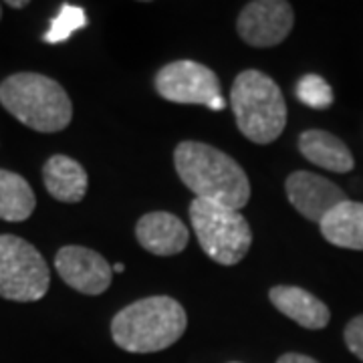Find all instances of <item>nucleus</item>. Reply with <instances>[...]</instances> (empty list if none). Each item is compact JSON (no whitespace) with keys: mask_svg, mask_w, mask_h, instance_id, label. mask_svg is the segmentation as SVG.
<instances>
[{"mask_svg":"<svg viewBox=\"0 0 363 363\" xmlns=\"http://www.w3.org/2000/svg\"><path fill=\"white\" fill-rule=\"evenodd\" d=\"M174 166L196 198L240 210L250 200V182L240 164L214 145L182 142L174 152Z\"/></svg>","mask_w":363,"mask_h":363,"instance_id":"obj_1","label":"nucleus"},{"mask_svg":"<svg viewBox=\"0 0 363 363\" xmlns=\"http://www.w3.org/2000/svg\"><path fill=\"white\" fill-rule=\"evenodd\" d=\"M188 327L186 311L176 298L157 295L128 305L111 321L117 347L130 353H157L172 347Z\"/></svg>","mask_w":363,"mask_h":363,"instance_id":"obj_2","label":"nucleus"},{"mask_svg":"<svg viewBox=\"0 0 363 363\" xmlns=\"http://www.w3.org/2000/svg\"><path fill=\"white\" fill-rule=\"evenodd\" d=\"M0 104L23 125L40 133L63 131L73 119V104L55 79L14 73L0 83Z\"/></svg>","mask_w":363,"mask_h":363,"instance_id":"obj_3","label":"nucleus"},{"mask_svg":"<svg viewBox=\"0 0 363 363\" xmlns=\"http://www.w3.org/2000/svg\"><path fill=\"white\" fill-rule=\"evenodd\" d=\"M230 107L236 128L250 142L267 145L285 130L286 104L283 91L269 75L257 69H247L234 79Z\"/></svg>","mask_w":363,"mask_h":363,"instance_id":"obj_4","label":"nucleus"},{"mask_svg":"<svg viewBox=\"0 0 363 363\" xmlns=\"http://www.w3.org/2000/svg\"><path fill=\"white\" fill-rule=\"evenodd\" d=\"M190 220L206 257L233 267L245 259L252 245V230L240 210L196 198L190 204Z\"/></svg>","mask_w":363,"mask_h":363,"instance_id":"obj_5","label":"nucleus"},{"mask_svg":"<svg viewBox=\"0 0 363 363\" xmlns=\"http://www.w3.org/2000/svg\"><path fill=\"white\" fill-rule=\"evenodd\" d=\"M51 272L37 248L14 234H0V297L33 303L47 295Z\"/></svg>","mask_w":363,"mask_h":363,"instance_id":"obj_6","label":"nucleus"},{"mask_svg":"<svg viewBox=\"0 0 363 363\" xmlns=\"http://www.w3.org/2000/svg\"><path fill=\"white\" fill-rule=\"evenodd\" d=\"M154 85L160 97L180 105H206L220 97V79L202 63L174 61L157 71Z\"/></svg>","mask_w":363,"mask_h":363,"instance_id":"obj_7","label":"nucleus"},{"mask_svg":"<svg viewBox=\"0 0 363 363\" xmlns=\"http://www.w3.org/2000/svg\"><path fill=\"white\" fill-rule=\"evenodd\" d=\"M295 14L285 0H255L238 14L236 33L250 47L269 49L277 47L293 30Z\"/></svg>","mask_w":363,"mask_h":363,"instance_id":"obj_8","label":"nucleus"},{"mask_svg":"<svg viewBox=\"0 0 363 363\" xmlns=\"http://www.w3.org/2000/svg\"><path fill=\"white\" fill-rule=\"evenodd\" d=\"M55 269L67 285L83 295H101L113 279L111 264L99 252L77 245L63 247L57 252Z\"/></svg>","mask_w":363,"mask_h":363,"instance_id":"obj_9","label":"nucleus"},{"mask_svg":"<svg viewBox=\"0 0 363 363\" xmlns=\"http://www.w3.org/2000/svg\"><path fill=\"white\" fill-rule=\"evenodd\" d=\"M289 202L307 220L319 222L347 198L337 184L313 172H293L285 182Z\"/></svg>","mask_w":363,"mask_h":363,"instance_id":"obj_10","label":"nucleus"},{"mask_svg":"<svg viewBox=\"0 0 363 363\" xmlns=\"http://www.w3.org/2000/svg\"><path fill=\"white\" fill-rule=\"evenodd\" d=\"M135 238L143 250L157 257H174L188 247V226L169 212L143 214L135 224Z\"/></svg>","mask_w":363,"mask_h":363,"instance_id":"obj_11","label":"nucleus"},{"mask_svg":"<svg viewBox=\"0 0 363 363\" xmlns=\"http://www.w3.org/2000/svg\"><path fill=\"white\" fill-rule=\"evenodd\" d=\"M269 298L285 317L293 319L295 323L305 329L317 331V329H323L329 325V319H331L329 307L321 298H317L301 286H272L269 291Z\"/></svg>","mask_w":363,"mask_h":363,"instance_id":"obj_12","label":"nucleus"},{"mask_svg":"<svg viewBox=\"0 0 363 363\" xmlns=\"http://www.w3.org/2000/svg\"><path fill=\"white\" fill-rule=\"evenodd\" d=\"M43 182L47 192L65 204H77L87 194L89 178L85 168L73 157L57 154L43 166Z\"/></svg>","mask_w":363,"mask_h":363,"instance_id":"obj_13","label":"nucleus"},{"mask_svg":"<svg viewBox=\"0 0 363 363\" xmlns=\"http://www.w3.org/2000/svg\"><path fill=\"white\" fill-rule=\"evenodd\" d=\"M298 152L319 168L345 174L355 166L350 147L337 135L323 130H307L298 138Z\"/></svg>","mask_w":363,"mask_h":363,"instance_id":"obj_14","label":"nucleus"},{"mask_svg":"<svg viewBox=\"0 0 363 363\" xmlns=\"http://www.w3.org/2000/svg\"><path fill=\"white\" fill-rule=\"evenodd\" d=\"M321 234L327 242L339 248L363 250V204L345 200L335 206L323 220Z\"/></svg>","mask_w":363,"mask_h":363,"instance_id":"obj_15","label":"nucleus"},{"mask_svg":"<svg viewBox=\"0 0 363 363\" xmlns=\"http://www.w3.org/2000/svg\"><path fill=\"white\" fill-rule=\"evenodd\" d=\"M37 198L30 184L11 169L0 168V220L23 222L35 212Z\"/></svg>","mask_w":363,"mask_h":363,"instance_id":"obj_16","label":"nucleus"},{"mask_svg":"<svg viewBox=\"0 0 363 363\" xmlns=\"http://www.w3.org/2000/svg\"><path fill=\"white\" fill-rule=\"evenodd\" d=\"M87 25V16L81 6H73V4H63L59 14L51 21L49 30L45 33V43H65L75 30L83 28Z\"/></svg>","mask_w":363,"mask_h":363,"instance_id":"obj_17","label":"nucleus"},{"mask_svg":"<svg viewBox=\"0 0 363 363\" xmlns=\"http://www.w3.org/2000/svg\"><path fill=\"white\" fill-rule=\"evenodd\" d=\"M295 91H297L298 101L311 109H329L335 99L331 85L321 75H315V73L298 79Z\"/></svg>","mask_w":363,"mask_h":363,"instance_id":"obj_18","label":"nucleus"},{"mask_svg":"<svg viewBox=\"0 0 363 363\" xmlns=\"http://www.w3.org/2000/svg\"><path fill=\"white\" fill-rule=\"evenodd\" d=\"M343 339H345L347 350L363 362V315L353 317L350 323L345 325Z\"/></svg>","mask_w":363,"mask_h":363,"instance_id":"obj_19","label":"nucleus"},{"mask_svg":"<svg viewBox=\"0 0 363 363\" xmlns=\"http://www.w3.org/2000/svg\"><path fill=\"white\" fill-rule=\"evenodd\" d=\"M277 363H319L317 359H313L309 355H303V353H285L281 355Z\"/></svg>","mask_w":363,"mask_h":363,"instance_id":"obj_20","label":"nucleus"},{"mask_svg":"<svg viewBox=\"0 0 363 363\" xmlns=\"http://www.w3.org/2000/svg\"><path fill=\"white\" fill-rule=\"evenodd\" d=\"M226 105H224V99H222V95L220 97H216L212 104H210V109H214V111H220V109H224Z\"/></svg>","mask_w":363,"mask_h":363,"instance_id":"obj_21","label":"nucleus"},{"mask_svg":"<svg viewBox=\"0 0 363 363\" xmlns=\"http://www.w3.org/2000/svg\"><path fill=\"white\" fill-rule=\"evenodd\" d=\"M6 4L13 9H25V6H28V0H9Z\"/></svg>","mask_w":363,"mask_h":363,"instance_id":"obj_22","label":"nucleus"},{"mask_svg":"<svg viewBox=\"0 0 363 363\" xmlns=\"http://www.w3.org/2000/svg\"><path fill=\"white\" fill-rule=\"evenodd\" d=\"M123 271H125L123 262H116V264H113V272H123Z\"/></svg>","mask_w":363,"mask_h":363,"instance_id":"obj_23","label":"nucleus"},{"mask_svg":"<svg viewBox=\"0 0 363 363\" xmlns=\"http://www.w3.org/2000/svg\"><path fill=\"white\" fill-rule=\"evenodd\" d=\"M0 18H2V4H0Z\"/></svg>","mask_w":363,"mask_h":363,"instance_id":"obj_24","label":"nucleus"},{"mask_svg":"<svg viewBox=\"0 0 363 363\" xmlns=\"http://www.w3.org/2000/svg\"><path fill=\"white\" fill-rule=\"evenodd\" d=\"M234 363H236V362H234Z\"/></svg>","mask_w":363,"mask_h":363,"instance_id":"obj_25","label":"nucleus"}]
</instances>
